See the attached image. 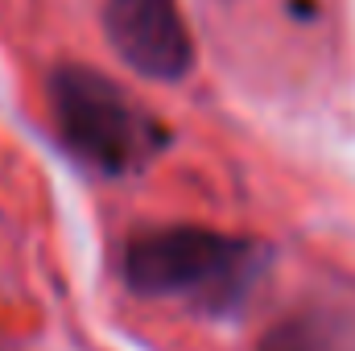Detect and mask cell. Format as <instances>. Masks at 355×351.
<instances>
[{"label":"cell","instance_id":"obj_1","mask_svg":"<svg viewBox=\"0 0 355 351\" xmlns=\"http://www.w3.org/2000/svg\"><path fill=\"white\" fill-rule=\"evenodd\" d=\"M268 264V244L198 223L141 228L120 248V277L137 298L178 302L211 323H232L244 314Z\"/></svg>","mask_w":355,"mask_h":351},{"label":"cell","instance_id":"obj_3","mask_svg":"<svg viewBox=\"0 0 355 351\" xmlns=\"http://www.w3.org/2000/svg\"><path fill=\"white\" fill-rule=\"evenodd\" d=\"M103 33L112 50L145 79L178 83L194 71V42L174 0H107Z\"/></svg>","mask_w":355,"mask_h":351},{"label":"cell","instance_id":"obj_4","mask_svg":"<svg viewBox=\"0 0 355 351\" xmlns=\"http://www.w3.org/2000/svg\"><path fill=\"white\" fill-rule=\"evenodd\" d=\"M257 351H355V310L347 306H302L277 318Z\"/></svg>","mask_w":355,"mask_h":351},{"label":"cell","instance_id":"obj_2","mask_svg":"<svg viewBox=\"0 0 355 351\" xmlns=\"http://www.w3.org/2000/svg\"><path fill=\"white\" fill-rule=\"evenodd\" d=\"M46 87L62 145L99 174H141L170 145V132L157 124V116H149L120 83H112L95 67L67 62L50 75Z\"/></svg>","mask_w":355,"mask_h":351}]
</instances>
